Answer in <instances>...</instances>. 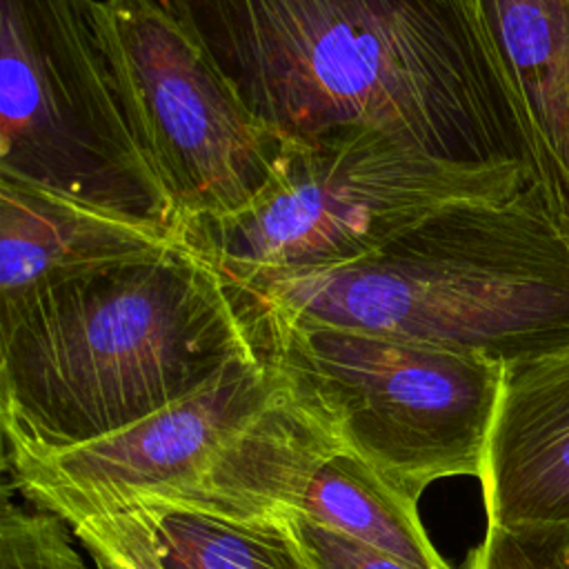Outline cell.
Segmentation results:
<instances>
[{
	"label": "cell",
	"instance_id": "5",
	"mask_svg": "<svg viewBox=\"0 0 569 569\" xmlns=\"http://www.w3.org/2000/svg\"><path fill=\"white\" fill-rule=\"evenodd\" d=\"M256 353L329 425L345 451L413 496L436 480H480L505 362L402 336L282 320L240 293Z\"/></svg>",
	"mask_w": 569,
	"mask_h": 569
},
{
	"label": "cell",
	"instance_id": "2",
	"mask_svg": "<svg viewBox=\"0 0 569 569\" xmlns=\"http://www.w3.org/2000/svg\"><path fill=\"white\" fill-rule=\"evenodd\" d=\"M258 356L240 298L182 238L0 302L4 449L120 431Z\"/></svg>",
	"mask_w": 569,
	"mask_h": 569
},
{
	"label": "cell",
	"instance_id": "13",
	"mask_svg": "<svg viewBox=\"0 0 569 569\" xmlns=\"http://www.w3.org/2000/svg\"><path fill=\"white\" fill-rule=\"evenodd\" d=\"M138 509L151 520L164 569H311L287 518L236 520L176 505Z\"/></svg>",
	"mask_w": 569,
	"mask_h": 569
},
{
	"label": "cell",
	"instance_id": "12",
	"mask_svg": "<svg viewBox=\"0 0 569 569\" xmlns=\"http://www.w3.org/2000/svg\"><path fill=\"white\" fill-rule=\"evenodd\" d=\"M296 511L411 569H451L418 516V500L345 449L316 469Z\"/></svg>",
	"mask_w": 569,
	"mask_h": 569
},
{
	"label": "cell",
	"instance_id": "11",
	"mask_svg": "<svg viewBox=\"0 0 569 569\" xmlns=\"http://www.w3.org/2000/svg\"><path fill=\"white\" fill-rule=\"evenodd\" d=\"M529 138L533 184L569 222V0H482Z\"/></svg>",
	"mask_w": 569,
	"mask_h": 569
},
{
	"label": "cell",
	"instance_id": "17",
	"mask_svg": "<svg viewBox=\"0 0 569 569\" xmlns=\"http://www.w3.org/2000/svg\"><path fill=\"white\" fill-rule=\"evenodd\" d=\"M0 569H87L80 553L67 540L31 542L11 551Z\"/></svg>",
	"mask_w": 569,
	"mask_h": 569
},
{
	"label": "cell",
	"instance_id": "16",
	"mask_svg": "<svg viewBox=\"0 0 569 569\" xmlns=\"http://www.w3.org/2000/svg\"><path fill=\"white\" fill-rule=\"evenodd\" d=\"M287 522L311 569H411L378 549L313 522L300 511H289Z\"/></svg>",
	"mask_w": 569,
	"mask_h": 569
},
{
	"label": "cell",
	"instance_id": "9",
	"mask_svg": "<svg viewBox=\"0 0 569 569\" xmlns=\"http://www.w3.org/2000/svg\"><path fill=\"white\" fill-rule=\"evenodd\" d=\"M480 485L487 525L569 518V349L505 365Z\"/></svg>",
	"mask_w": 569,
	"mask_h": 569
},
{
	"label": "cell",
	"instance_id": "10",
	"mask_svg": "<svg viewBox=\"0 0 569 569\" xmlns=\"http://www.w3.org/2000/svg\"><path fill=\"white\" fill-rule=\"evenodd\" d=\"M178 238L153 222L0 173V302Z\"/></svg>",
	"mask_w": 569,
	"mask_h": 569
},
{
	"label": "cell",
	"instance_id": "15",
	"mask_svg": "<svg viewBox=\"0 0 569 569\" xmlns=\"http://www.w3.org/2000/svg\"><path fill=\"white\" fill-rule=\"evenodd\" d=\"M465 569H569V518L516 527L487 525Z\"/></svg>",
	"mask_w": 569,
	"mask_h": 569
},
{
	"label": "cell",
	"instance_id": "4",
	"mask_svg": "<svg viewBox=\"0 0 569 569\" xmlns=\"http://www.w3.org/2000/svg\"><path fill=\"white\" fill-rule=\"evenodd\" d=\"M340 449L284 376L251 356L109 436L49 453L4 449V467L24 498L67 525L144 505L269 520L296 511Z\"/></svg>",
	"mask_w": 569,
	"mask_h": 569
},
{
	"label": "cell",
	"instance_id": "14",
	"mask_svg": "<svg viewBox=\"0 0 569 569\" xmlns=\"http://www.w3.org/2000/svg\"><path fill=\"white\" fill-rule=\"evenodd\" d=\"M96 569H164L149 516L133 507L69 522Z\"/></svg>",
	"mask_w": 569,
	"mask_h": 569
},
{
	"label": "cell",
	"instance_id": "1",
	"mask_svg": "<svg viewBox=\"0 0 569 569\" xmlns=\"http://www.w3.org/2000/svg\"><path fill=\"white\" fill-rule=\"evenodd\" d=\"M293 142L367 127L471 167L533 164L482 0H151Z\"/></svg>",
	"mask_w": 569,
	"mask_h": 569
},
{
	"label": "cell",
	"instance_id": "6",
	"mask_svg": "<svg viewBox=\"0 0 569 569\" xmlns=\"http://www.w3.org/2000/svg\"><path fill=\"white\" fill-rule=\"evenodd\" d=\"M529 184L520 169L449 162L358 127L296 142L271 191L178 233L227 280L249 284L349 264L440 211L509 200Z\"/></svg>",
	"mask_w": 569,
	"mask_h": 569
},
{
	"label": "cell",
	"instance_id": "7",
	"mask_svg": "<svg viewBox=\"0 0 569 569\" xmlns=\"http://www.w3.org/2000/svg\"><path fill=\"white\" fill-rule=\"evenodd\" d=\"M96 0H0V173L178 231L96 31Z\"/></svg>",
	"mask_w": 569,
	"mask_h": 569
},
{
	"label": "cell",
	"instance_id": "3",
	"mask_svg": "<svg viewBox=\"0 0 569 569\" xmlns=\"http://www.w3.org/2000/svg\"><path fill=\"white\" fill-rule=\"evenodd\" d=\"M231 284L262 316L413 338L505 365L569 349V222L536 184L440 211L342 267Z\"/></svg>",
	"mask_w": 569,
	"mask_h": 569
},
{
	"label": "cell",
	"instance_id": "8",
	"mask_svg": "<svg viewBox=\"0 0 569 569\" xmlns=\"http://www.w3.org/2000/svg\"><path fill=\"white\" fill-rule=\"evenodd\" d=\"M93 18L178 229L240 213L280 182L296 142L242 102L182 24L151 0H96Z\"/></svg>",
	"mask_w": 569,
	"mask_h": 569
}]
</instances>
